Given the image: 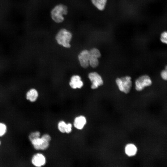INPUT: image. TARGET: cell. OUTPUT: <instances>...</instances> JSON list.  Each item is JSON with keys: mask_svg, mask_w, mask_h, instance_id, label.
Listing matches in <instances>:
<instances>
[{"mask_svg": "<svg viewBox=\"0 0 167 167\" xmlns=\"http://www.w3.org/2000/svg\"><path fill=\"white\" fill-rule=\"evenodd\" d=\"M88 77L92 83L91 88L92 89L97 88L103 84L102 77L97 72H91L89 74Z\"/></svg>", "mask_w": 167, "mask_h": 167, "instance_id": "cell-6", "label": "cell"}, {"mask_svg": "<svg viewBox=\"0 0 167 167\" xmlns=\"http://www.w3.org/2000/svg\"><path fill=\"white\" fill-rule=\"evenodd\" d=\"M165 69L167 71V65L165 66Z\"/></svg>", "mask_w": 167, "mask_h": 167, "instance_id": "cell-23", "label": "cell"}, {"mask_svg": "<svg viewBox=\"0 0 167 167\" xmlns=\"http://www.w3.org/2000/svg\"><path fill=\"white\" fill-rule=\"evenodd\" d=\"M31 162L34 166L41 167L45 165L46 161L45 157L43 154L38 153L32 156Z\"/></svg>", "mask_w": 167, "mask_h": 167, "instance_id": "cell-7", "label": "cell"}, {"mask_svg": "<svg viewBox=\"0 0 167 167\" xmlns=\"http://www.w3.org/2000/svg\"><path fill=\"white\" fill-rule=\"evenodd\" d=\"M41 133L40 131H36L31 133L28 135V138L30 141L36 138L40 137Z\"/></svg>", "mask_w": 167, "mask_h": 167, "instance_id": "cell-18", "label": "cell"}, {"mask_svg": "<svg viewBox=\"0 0 167 167\" xmlns=\"http://www.w3.org/2000/svg\"><path fill=\"white\" fill-rule=\"evenodd\" d=\"M67 6L63 4H58L55 6L51 11L50 16L51 19L57 23H61L64 19V15L68 13Z\"/></svg>", "mask_w": 167, "mask_h": 167, "instance_id": "cell-1", "label": "cell"}, {"mask_svg": "<svg viewBox=\"0 0 167 167\" xmlns=\"http://www.w3.org/2000/svg\"><path fill=\"white\" fill-rule=\"evenodd\" d=\"M72 124L71 123H66L65 130V133L67 134H69L71 133L72 131Z\"/></svg>", "mask_w": 167, "mask_h": 167, "instance_id": "cell-20", "label": "cell"}, {"mask_svg": "<svg viewBox=\"0 0 167 167\" xmlns=\"http://www.w3.org/2000/svg\"><path fill=\"white\" fill-rule=\"evenodd\" d=\"M1 140L0 139V146L1 145Z\"/></svg>", "mask_w": 167, "mask_h": 167, "instance_id": "cell-24", "label": "cell"}, {"mask_svg": "<svg viewBox=\"0 0 167 167\" xmlns=\"http://www.w3.org/2000/svg\"><path fill=\"white\" fill-rule=\"evenodd\" d=\"M161 78L165 80H167V71L165 70H162L161 73Z\"/></svg>", "mask_w": 167, "mask_h": 167, "instance_id": "cell-21", "label": "cell"}, {"mask_svg": "<svg viewBox=\"0 0 167 167\" xmlns=\"http://www.w3.org/2000/svg\"><path fill=\"white\" fill-rule=\"evenodd\" d=\"M137 151V149L136 147L133 144H128L125 147V152L128 156H134L136 154Z\"/></svg>", "mask_w": 167, "mask_h": 167, "instance_id": "cell-11", "label": "cell"}, {"mask_svg": "<svg viewBox=\"0 0 167 167\" xmlns=\"http://www.w3.org/2000/svg\"><path fill=\"white\" fill-rule=\"evenodd\" d=\"M33 147L36 150H45L49 147V142L41 137L34 139L30 141Z\"/></svg>", "mask_w": 167, "mask_h": 167, "instance_id": "cell-5", "label": "cell"}, {"mask_svg": "<svg viewBox=\"0 0 167 167\" xmlns=\"http://www.w3.org/2000/svg\"><path fill=\"white\" fill-rule=\"evenodd\" d=\"M87 123L86 118L84 116H78L75 118L73 125L75 128L79 130H82Z\"/></svg>", "mask_w": 167, "mask_h": 167, "instance_id": "cell-9", "label": "cell"}, {"mask_svg": "<svg viewBox=\"0 0 167 167\" xmlns=\"http://www.w3.org/2000/svg\"><path fill=\"white\" fill-rule=\"evenodd\" d=\"M93 4L98 10H103L105 8L107 0H91Z\"/></svg>", "mask_w": 167, "mask_h": 167, "instance_id": "cell-13", "label": "cell"}, {"mask_svg": "<svg viewBox=\"0 0 167 167\" xmlns=\"http://www.w3.org/2000/svg\"><path fill=\"white\" fill-rule=\"evenodd\" d=\"M89 64V65L93 68L96 67L99 64V61L98 58L90 54Z\"/></svg>", "mask_w": 167, "mask_h": 167, "instance_id": "cell-14", "label": "cell"}, {"mask_svg": "<svg viewBox=\"0 0 167 167\" xmlns=\"http://www.w3.org/2000/svg\"><path fill=\"white\" fill-rule=\"evenodd\" d=\"M7 131V126L4 123L0 122V137L4 136Z\"/></svg>", "mask_w": 167, "mask_h": 167, "instance_id": "cell-15", "label": "cell"}, {"mask_svg": "<svg viewBox=\"0 0 167 167\" xmlns=\"http://www.w3.org/2000/svg\"><path fill=\"white\" fill-rule=\"evenodd\" d=\"M90 54L89 51L84 50L81 51L78 56V59L81 66L84 68H87L89 66Z\"/></svg>", "mask_w": 167, "mask_h": 167, "instance_id": "cell-8", "label": "cell"}, {"mask_svg": "<svg viewBox=\"0 0 167 167\" xmlns=\"http://www.w3.org/2000/svg\"><path fill=\"white\" fill-rule=\"evenodd\" d=\"M41 137L43 139L49 142L50 141L51 139V137L50 135L47 133L43 134L41 136Z\"/></svg>", "mask_w": 167, "mask_h": 167, "instance_id": "cell-22", "label": "cell"}, {"mask_svg": "<svg viewBox=\"0 0 167 167\" xmlns=\"http://www.w3.org/2000/svg\"><path fill=\"white\" fill-rule=\"evenodd\" d=\"M83 83L79 76L74 75L71 77L69 85L72 88H80L83 87Z\"/></svg>", "mask_w": 167, "mask_h": 167, "instance_id": "cell-10", "label": "cell"}, {"mask_svg": "<svg viewBox=\"0 0 167 167\" xmlns=\"http://www.w3.org/2000/svg\"><path fill=\"white\" fill-rule=\"evenodd\" d=\"M89 51L90 55L95 56L98 58L101 56V53L99 50L97 48H93Z\"/></svg>", "mask_w": 167, "mask_h": 167, "instance_id": "cell-17", "label": "cell"}, {"mask_svg": "<svg viewBox=\"0 0 167 167\" xmlns=\"http://www.w3.org/2000/svg\"><path fill=\"white\" fill-rule=\"evenodd\" d=\"M160 39L162 43L167 45V31L163 32L161 33Z\"/></svg>", "mask_w": 167, "mask_h": 167, "instance_id": "cell-19", "label": "cell"}, {"mask_svg": "<svg viewBox=\"0 0 167 167\" xmlns=\"http://www.w3.org/2000/svg\"><path fill=\"white\" fill-rule=\"evenodd\" d=\"M66 123L63 120L59 121L58 124V130L62 133H65V130Z\"/></svg>", "mask_w": 167, "mask_h": 167, "instance_id": "cell-16", "label": "cell"}, {"mask_svg": "<svg viewBox=\"0 0 167 167\" xmlns=\"http://www.w3.org/2000/svg\"><path fill=\"white\" fill-rule=\"evenodd\" d=\"M131 79V77L128 76L117 78L116 82L119 90L125 93H128L132 86Z\"/></svg>", "mask_w": 167, "mask_h": 167, "instance_id": "cell-3", "label": "cell"}, {"mask_svg": "<svg viewBox=\"0 0 167 167\" xmlns=\"http://www.w3.org/2000/svg\"><path fill=\"white\" fill-rule=\"evenodd\" d=\"M72 37V34L71 32L63 28L58 32L55 36V39L59 45L65 48H69L71 47L70 42Z\"/></svg>", "mask_w": 167, "mask_h": 167, "instance_id": "cell-2", "label": "cell"}, {"mask_svg": "<svg viewBox=\"0 0 167 167\" xmlns=\"http://www.w3.org/2000/svg\"><path fill=\"white\" fill-rule=\"evenodd\" d=\"M152 83V80L148 75H143L135 80V88L137 91H141L145 87L151 85Z\"/></svg>", "mask_w": 167, "mask_h": 167, "instance_id": "cell-4", "label": "cell"}, {"mask_svg": "<svg viewBox=\"0 0 167 167\" xmlns=\"http://www.w3.org/2000/svg\"><path fill=\"white\" fill-rule=\"evenodd\" d=\"M38 96L37 91L35 89L32 88L27 92L26 95V98L31 102H33L36 100Z\"/></svg>", "mask_w": 167, "mask_h": 167, "instance_id": "cell-12", "label": "cell"}]
</instances>
